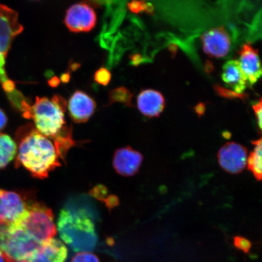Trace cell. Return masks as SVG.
Masks as SVG:
<instances>
[{
    "label": "cell",
    "mask_w": 262,
    "mask_h": 262,
    "mask_svg": "<svg viewBox=\"0 0 262 262\" xmlns=\"http://www.w3.org/2000/svg\"><path fill=\"white\" fill-rule=\"evenodd\" d=\"M94 79L98 84L106 86L111 79V74L106 68H101L96 71Z\"/></svg>",
    "instance_id": "ffe728a7"
},
{
    "label": "cell",
    "mask_w": 262,
    "mask_h": 262,
    "mask_svg": "<svg viewBox=\"0 0 262 262\" xmlns=\"http://www.w3.org/2000/svg\"><path fill=\"white\" fill-rule=\"evenodd\" d=\"M60 81L57 77H52L50 80H49L48 83L49 86L52 88H56L60 84Z\"/></svg>",
    "instance_id": "83f0119b"
},
{
    "label": "cell",
    "mask_w": 262,
    "mask_h": 262,
    "mask_svg": "<svg viewBox=\"0 0 262 262\" xmlns=\"http://www.w3.org/2000/svg\"><path fill=\"white\" fill-rule=\"evenodd\" d=\"M137 106L144 116L148 117H159L165 109V98L159 91L143 90L137 97Z\"/></svg>",
    "instance_id": "9a60e30c"
},
{
    "label": "cell",
    "mask_w": 262,
    "mask_h": 262,
    "mask_svg": "<svg viewBox=\"0 0 262 262\" xmlns=\"http://www.w3.org/2000/svg\"><path fill=\"white\" fill-rule=\"evenodd\" d=\"M238 63L246 79L251 86L261 77V68L258 51L250 44H245L239 52Z\"/></svg>",
    "instance_id": "5bb4252c"
},
{
    "label": "cell",
    "mask_w": 262,
    "mask_h": 262,
    "mask_svg": "<svg viewBox=\"0 0 262 262\" xmlns=\"http://www.w3.org/2000/svg\"><path fill=\"white\" fill-rule=\"evenodd\" d=\"M222 78L235 93L242 94L247 88V79L237 60H229L224 65Z\"/></svg>",
    "instance_id": "2e32d148"
},
{
    "label": "cell",
    "mask_w": 262,
    "mask_h": 262,
    "mask_svg": "<svg viewBox=\"0 0 262 262\" xmlns=\"http://www.w3.org/2000/svg\"><path fill=\"white\" fill-rule=\"evenodd\" d=\"M70 74L69 73H64L61 75L60 79L63 83H68L69 81L70 80Z\"/></svg>",
    "instance_id": "f1b7e54d"
},
{
    "label": "cell",
    "mask_w": 262,
    "mask_h": 262,
    "mask_svg": "<svg viewBox=\"0 0 262 262\" xmlns=\"http://www.w3.org/2000/svg\"><path fill=\"white\" fill-rule=\"evenodd\" d=\"M69 114L75 123L88 122L96 111V104L89 95L81 91H75L69 100Z\"/></svg>",
    "instance_id": "4fadbf2b"
},
{
    "label": "cell",
    "mask_w": 262,
    "mask_h": 262,
    "mask_svg": "<svg viewBox=\"0 0 262 262\" xmlns=\"http://www.w3.org/2000/svg\"><path fill=\"white\" fill-rule=\"evenodd\" d=\"M68 253L63 242L51 238L42 242L25 262H65Z\"/></svg>",
    "instance_id": "8fae6325"
},
{
    "label": "cell",
    "mask_w": 262,
    "mask_h": 262,
    "mask_svg": "<svg viewBox=\"0 0 262 262\" xmlns=\"http://www.w3.org/2000/svg\"><path fill=\"white\" fill-rule=\"evenodd\" d=\"M128 8L131 11L134 13H139L141 11H151L149 5L146 3L134 0L128 4Z\"/></svg>",
    "instance_id": "7402d4cb"
},
{
    "label": "cell",
    "mask_w": 262,
    "mask_h": 262,
    "mask_svg": "<svg viewBox=\"0 0 262 262\" xmlns=\"http://www.w3.org/2000/svg\"><path fill=\"white\" fill-rule=\"evenodd\" d=\"M252 144L254 146V148L248 156L247 165L248 169L253 173L255 178L260 181L262 175L261 139L253 141Z\"/></svg>",
    "instance_id": "ac0fdd59"
},
{
    "label": "cell",
    "mask_w": 262,
    "mask_h": 262,
    "mask_svg": "<svg viewBox=\"0 0 262 262\" xmlns=\"http://www.w3.org/2000/svg\"><path fill=\"white\" fill-rule=\"evenodd\" d=\"M107 207L113 208L119 204V199H117L116 196L110 195L106 199L105 201Z\"/></svg>",
    "instance_id": "484cf974"
},
{
    "label": "cell",
    "mask_w": 262,
    "mask_h": 262,
    "mask_svg": "<svg viewBox=\"0 0 262 262\" xmlns=\"http://www.w3.org/2000/svg\"><path fill=\"white\" fill-rule=\"evenodd\" d=\"M143 156L129 146L117 149L113 157V167L119 174L133 176L139 171Z\"/></svg>",
    "instance_id": "7c38bea8"
},
{
    "label": "cell",
    "mask_w": 262,
    "mask_h": 262,
    "mask_svg": "<svg viewBox=\"0 0 262 262\" xmlns=\"http://www.w3.org/2000/svg\"><path fill=\"white\" fill-rule=\"evenodd\" d=\"M24 31L17 13L0 5V83L7 94L15 90L14 81L9 79L5 70L6 55L15 38Z\"/></svg>",
    "instance_id": "5b68a950"
},
{
    "label": "cell",
    "mask_w": 262,
    "mask_h": 262,
    "mask_svg": "<svg viewBox=\"0 0 262 262\" xmlns=\"http://www.w3.org/2000/svg\"><path fill=\"white\" fill-rule=\"evenodd\" d=\"M64 24L69 30L73 32H90L97 24L96 12L86 3H77L68 10Z\"/></svg>",
    "instance_id": "ba28073f"
},
{
    "label": "cell",
    "mask_w": 262,
    "mask_h": 262,
    "mask_svg": "<svg viewBox=\"0 0 262 262\" xmlns=\"http://www.w3.org/2000/svg\"><path fill=\"white\" fill-rule=\"evenodd\" d=\"M234 245L239 250L247 253L250 251L251 244L248 239L242 237H236L234 238Z\"/></svg>",
    "instance_id": "603a6c76"
},
{
    "label": "cell",
    "mask_w": 262,
    "mask_h": 262,
    "mask_svg": "<svg viewBox=\"0 0 262 262\" xmlns=\"http://www.w3.org/2000/svg\"><path fill=\"white\" fill-rule=\"evenodd\" d=\"M16 137L18 150L16 167L24 166L34 178L45 179L61 165L54 143L31 124L19 128Z\"/></svg>",
    "instance_id": "6da1fadb"
},
{
    "label": "cell",
    "mask_w": 262,
    "mask_h": 262,
    "mask_svg": "<svg viewBox=\"0 0 262 262\" xmlns=\"http://www.w3.org/2000/svg\"><path fill=\"white\" fill-rule=\"evenodd\" d=\"M67 102L63 97L55 96L52 99L37 97L29 111L28 119L34 120L35 128L42 135L57 142L72 135L66 125L64 113Z\"/></svg>",
    "instance_id": "3957f363"
},
{
    "label": "cell",
    "mask_w": 262,
    "mask_h": 262,
    "mask_svg": "<svg viewBox=\"0 0 262 262\" xmlns=\"http://www.w3.org/2000/svg\"><path fill=\"white\" fill-rule=\"evenodd\" d=\"M219 165L230 173L237 174L244 171L247 163V149L235 142H228L218 152Z\"/></svg>",
    "instance_id": "9c48e42d"
},
{
    "label": "cell",
    "mask_w": 262,
    "mask_h": 262,
    "mask_svg": "<svg viewBox=\"0 0 262 262\" xmlns=\"http://www.w3.org/2000/svg\"><path fill=\"white\" fill-rule=\"evenodd\" d=\"M32 201L19 192L0 189V224H21L27 217Z\"/></svg>",
    "instance_id": "52a82bcc"
},
{
    "label": "cell",
    "mask_w": 262,
    "mask_h": 262,
    "mask_svg": "<svg viewBox=\"0 0 262 262\" xmlns=\"http://www.w3.org/2000/svg\"><path fill=\"white\" fill-rule=\"evenodd\" d=\"M71 262H100L97 255L90 252H80L72 259Z\"/></svg>",
    "instance_id": "44dd1931"
},
{
    "label": "cell",
    "mask_w": 262,
    "mask_h": 262,
    "mask_svg": "<svg viewBox=\"0 0 262 262\" xmlns=\"http://www.w3.org/2000/svg\"><path fill=\"white\" fill-rule=\"evenodd\" d=\"M202 41L205 53L212 57H224L230 50V38L224 28L206 32L202 37Z\"/></svg>",
    "instance_id": "30bf717a"
},
{
    "label": "cell",
    "mask_w": 262,
    "mask_h": 262,
    "mask_svg": "<svg viewBox=\"0 0 262 262\" xmlns=\"http://www.w3.org/2000/svg\"><path fill=\"white\" fill-rule=\"evenodd\" d=\"M41 243L21 224H0V251L6 262H25Z\"/></svg>",
    "instance_id": "277c9868"
},
{
    "label": "cell",
    "mask_w": 262,
    "mask_h": 262,
    "mask_svg": "<svg viewBox=\"0 0 262 262\" xmlns=\"http://www.w3.org/2000/svg\"><path fill=\"white\" fill-rule=\"evenodd\" d=\"M21 225L41 243L54 238L57 234L53 212L44 204L35 201L29 205L27 217Z\"/></svg>",
    "instance_id": "8992f818"
},
{
    "label": "cell",
    "mask_w": 262,
    "mask_h": 262,
    "mask_svg": "<svg viewBox=\"0 0 262 262\" xmlns=\"http://www.w3.org/2000/svg\"><path fill=\"white\" fill-rule=\"evenodd\" d=\"M17 146L11 137L0 133V169L5 168L14 159Z\"/></svg>",
    "instance_id": "e0dca14e"
},
{
    "label": "cell",
    "mask_w": 262,
    "mask_h": 262,
    "mask_svg": "<svg viewBox=\"0 0 262 262\" xmlns=\"http://www.w3.org/2000/svg\"><path fill=\"white\" fill-rule=\"evenodd\" d=\"M132 95L130 92L124 88H119L111 91L110 94V101L111 103L120 102L130 106Z\"/></svg>",
    "instance_id": "d6986e66"
},
{
    "label": "cell",
    "mask_w": 262,
    "mask_h": 262,
    "mask_svg": "<svg viewBox=\"0 0 262 262\" xmlns=\"http://www.w3.org/2000/svg\"><path fill=\"white\" fill-rule=\"evenodd\" d=\"M0 262H5V258L3 257V255L1 253V251H0Z\"/></svg>",
    "instance_id": "f546056e"
},
{
    "label": "cell",
    "mask_w": 262,
    "mask_h": 262,
    "mask_svg": "<svg viewBox=\"0 0 262 262\" xmlns=\"http://www.w3.org/2000/svg\"><path fill=\"white\" fill-rule=\"evenodd\" d=\"M7 122V117H6V114L2 110L0 109V130L4 128Z\"/></svg>",
    "instance_id": "4316f807"
},
{
    "label": "cell",
    "mask_w": 262,
    "mask_h": 262,
    "mask_svg": "<svg viewBox=\"0 0 262 262\" xmlns=\"http://www.w3.org/2000/svg\"><path fill=\"white\" fill-rule=\"evenodd\" d=\"M254 111L255 117H256L258 127H259L260 130L261 129V117H262V110H261V100H260L258 103H255L253 106Z\"/></svg>",
    "instance_id": "d4e9b609"
},
{
    "label": "cell",
    "mask_w": 262,
    "mask_h": 262,
    "mask_svg": "<svg viewBox=\"0 0 262 262\" xmlns=\"http://www.w3.org/2000/svg\"><path fill=\"white\" fill-rule=\"evenodd\" d=\"M57 228L62 241L75 252H89L96 247L94 215L90 213L64 208L59 214Z\"/></svg>",
    "instance_id": "7a4b0ae2"
},
{
    "label": "cell",
    "mask_w": 262,
    "mask_h": 262,
    "mask_svg": "<svg viewBox=\"0 0 262 262\" xmlns=\"http://www.w3.org/2000/svg\"><path fill=\"white\" fill-rule=\"evenodd\" d=\"M91 194L94 198L100 200V201H105V196L107 194V189L103 186H97L91 191Z\"/></svg>",
    "instance_id": "cb8c5ba5"
}]
</instances>
